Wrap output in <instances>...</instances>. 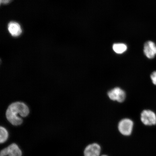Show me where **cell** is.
Here are the masks:
<instances>
[{
	"label": "cell",
	"instance_id": "ba28073f",
	"mask_svg": "<svg viewBox=\"0 0 156 156\" xmlns=\"http://www.w3.org/2000/svg\"><path fill=\"white\" fill-rule=\"evenodd\" d=\"M8 29L9 34L12 36L14 37H18L22 32V29L19 23L12 21L8 25Z\"/></svg>",
	"mask_w": 156,
	"mask_h": 156
},
{
	"label": "cell",
	"instance_id": "7a4b0ae2",
	"mask_svg": "<svg viewBox=\"0 0 156 156\" xmlns=\"http://www.w3.org/2000/svg\"><path fill=\"white\" fill-rule=\"evenodd\" d=\"M133 122L130 119H124L121 120L118 125V130L121 134L124 136H130L133 129Z\"/></svg>",
	"mask_w": 156,
	"mask_h": 156
},
{
	"label": "cell",
	"instance_id": "277c9868",
	"mask_svg": "<svg viewBox=\"0 0 156 156\" xmlns=\"http://www.w3.org/2000/svg\"><path fill=\"white\" fill-rule=\"evenodd\" d=\"M141 120L145 126L155 125L156 124V115L152 111L145 110L141 113Z\"/></svg>",
	"mask_w": 156,
	"mask_h": 156
},
{
	"label": "cell",
	"instance_id": "7c38bea8",
	"mask_svg": "<svg viewBox=\"0 0 156 156\" xmlns=\"http://www.w3.org/2000/svg\"><path fill=\"white\" fill-rule=\"evenodd\" d=\"M12 0H0V3H1V4L2 3L3 4H7L11 2Z\"/></svg>",
	"mask_w": 156,
	"mask_h": 156
},
{
	"label": "cell",
	"instance_id": "4fadbf2b",
	"mask_svg": "<svg viewBox=\"0 0 156 156\" xmlns=\"http://www.w3.org/2000/svg\"><path fill=\"white\" fill-rule=\"evenodd\" d=\"M100 156H109L108 155L106 154H102Z\"/></svg>",
	"mask_w": 156,
	"mask_h": 156
},
{
	"label": "cell",
	"instance_id": "6da1fadb",
	"mask_svg": "<svg viewBox=\"0 0 156 156\" xmlns=\"http://www.w3.org/2000/svg\"><path fill=\"white\" fill-rule=\"evenodd\" d=\"M29 113V109L26 105L22 102H16L12 103L8 107L6 117L11 124L14 126H18L23 122L22 119L18 116V115L22 117H26Z\"/></svg>",
	"mask_w": 156,
	"mask_h": 156
},
{
	"label": "cell",
	"instance_id": "52a82bcc",
	"mask_svg": "<svg viewBox=\"0 0 156 156\" xmlns=\"http://www.w3.org/2000/svg\"><path fill=\"white\" fill-rule=\"evenodd\" d=\"M144 53L149 58H154L156 55V46L154 43L151 41L146 42L144 46Z\"/></svg>",
	"mask_w": 156,
	"mask_h": 156
},
{
	"label": "cell",
	"instance_id": "30bf717a",
	"mask_svg": "<svg viewBox=\"0 0 156 156\" xmlns=\"http://www.w3.org/2000/svg\"><path fill=\"white\" fill-rule=\"evenodd\" d=\"M9 137L8 132L2 126L0 127V142L1 144L4 143L7 141Z\"/></svg>",
	"mask_w": 156,
	"mask_h": 156
},
{
	"label": "cell",
	"instance_id": "8fae6325",
	"mask_svg": "<svg viewBox=\"0 0 156 156\" xmlns=\"http://www.w3.org/2000/svg\"><path fill=\"white\" fill-rule=\"evenodd\" d=\"M151 79L154 84L156 85V71L154 72L151 74Z\"/></svg>",
	"mask_w": 156,
	"mask_h": 156
},
{
	"label": "cell",
	"instance_id": "5b68a950",
	"mask_svg": "<svg viewBox=\"0 0 156 156\" xmlns=\"http://www.w3.org/2000/svg\"><path fill=\"white\" fill-rule=\"evenodd\" d=\"M108 96L111 100L121 103L126 99V94L125 91L119 87H115L109 91Z\"/></svg>",
	"mask_w": 156,
	"mask_h": 156
},
{
	"label": "cell",
	"instance_id": "8992f818",
	"mask_svg": "<svg viewBox=\"0 0 156 156\" xmlns=\"http://www.w3.org/2000/svg\"><path fill=\"white\" fill-rule=\"evenodd\" d=\"M1 156H22V152L16 144H13L2 150Z\"/></svg>",
	"mask_w": 156,
	"mask_h": 156
},
{
	"label": "cell",
	"instance_id": "3957f363",
	"mask_svg": "<svg viewBox=\"0 0 156 156\" xmlns=\"http://www.w3.org/2000/svg\"><path fill=\"white\" fill-rule=\"evenodd\" d=\"M102 146L97 142L88 144L84 149L83 156H100L102 154Z\"/></svg>",
	"mask_w": 156,
	"mask_h": 156
},
{
	"label": "cell",
	"instance_id": "9c48e42d",
	"mask_svg": "<svg viewBox=\"0 0 156 156\" xmlns=\"http://www.w3.org/2000/svg\"><path fill=\"white\" fill-rule=\"evenodd\" d=\"M127 48L126 45L123 44H115L113 45V49L118 54H121L125 52Z\"/></svg>",
	"mask_w": 156,
	"mask_h": 156
}]
</instances>
